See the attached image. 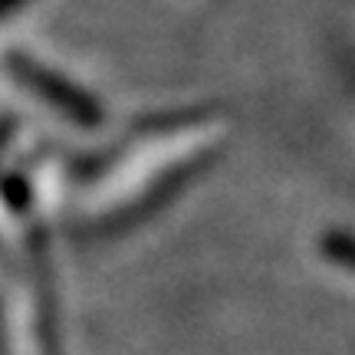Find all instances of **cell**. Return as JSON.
I'll return each instance as SVG.
<instances>
[{"mask_svg":"<svg viewBox=\"0 0 355 355\" xmlns=\"http://www.w3.org/2000/svg\"><path fill=\"white\" fill-rule=\"evenodd\" d=\"M17 69H20V73H24V76L40 89V92H46V96H56V99L63 102V109H69V112L76 115V119H86V115H89V112H86L89 102L83 99V96H76L73 89L60 86V83H53V76H46V73H43V69H37L33 63H17Z\"/></svg>","mask_w":355,"mask_h":355,"instance_id":"cell-1","label":"cell"},{"mask_svg":"<svg viewBox=\"0 0 355 355\" xmlns=\"http://www.w3.org/2000/svg\"><path fill=\"white\" fill-rule=\"evenodd\" d=\"M17 3H20V0H0V17H3V13H7V10H13Z\"/></svg>","mask_w":355,"mask_h":355,"instance_id":"cell-2","label":"cell"}]
</instances>
